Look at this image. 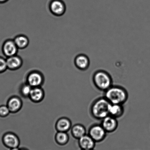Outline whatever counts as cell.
<instances>
[{"mask_svg":"<svg viewBox=\"0 0 150 150\" xmlns=\"http://www.w3.org/2000/svg\"><path fill=\"white\" fill-rule=\"evenodd\" d=\"M72 123L68 118L63 117L59 119L56 124V128L58 132H67L71 129Z\"/></svg>","mask_w":150,"mask_h":150,"instance_id":"cell-12","label":"cell"},{"mask_svg":"<svg viewBox=\"0 0 150 150\" xmlns=\"http://www.w3.org/2000/svg\"><path fill=\"white\" fill-rule=\"evenodd\" d=\"M6 60L8 69L11 70L18 69L22 64L21 59L16 56L8 57Z\"/></svg>","mask_w":150,"mask_h":150,"instance_id":"cell-17","label":"cell"},{"mask_svg":"<svg viewBox=\"0 0 150 150\" xmlns=\"http://www.w3.org/2000/svg\"><path fill=\"white\" fill-rule=\"evenodd\" d=\"M110 104L104 96L96 99L90 106V113L92 117L96 120H101L109 115Z\"/></svg>","mask_w":150,"mask_h":150,"instance_id":"cell-2","label":"cell"},{"mask_svg":"<svg viewBox=\"0 0 150 150\" xmlns=\"http://www.w3.org/2000/svg\"><path fill=\"white\" fill-rule=\"evenodd\" d=\"M43 82V75L38 72H32L27 77V83L32 87H40Z\"/></svg>","mask_w":150,"mask_h":150,"instance_id":"cell-7","label":"cell"},{"mask_svg":"<svg viewBox=\"0 0 150 150\" xmlns=\"http://www.w3.org/2000/svg\"><path fill=\"white\" fill-rule=\"evenodd\" d=\"M6 105L11 112L14 113L17 112L21 110L23 106V102L20 98L14 96L8 99Z\"/></svg>","mask_w":150,"mask_h":150,"instance_id":"cell-10","label":"cell"},{"mask_svg":"<svg viewBox=\"0 0 150 150\" xmlns=\"http://www.w3.org/2000/svg\"><path fill=\"white\" fill-rule=\"evenodd\" d=\"M107 132L101 124H94L89 128L88 134L96 143L103 142L107 137Z\"/></svg>","mask_w":150,"mask_h":150,"instance_id":"cell-4","label":"cell"},{"mask_svg":"<svg viewBox=\"0 0 150 150\" xmlns=\"http://www.w3.org/2000/svg\"><path fill=\"white\" fill-rule=\"evenodd\" d=\"M50 8L53 14L61 15L64 12V4L61 0H53L51 3Z\"/></svg>","mask_w":150,"mask_h":150,"instance_id":"cell-16","label":"cell"},{"mask_svg":"<svg viewBox=\"0 0 150 150\" xmlns=\"http://www.w3.org/2000/svg\"><path fill=\"white\" fill-rule=\"evenodd\" d=\"M19 150H29L28 149L25 148H20Z\"/></svg>","mask_w":150,"mask_h":150,"instance_id":"cell-25","label":"cell"},{"mask_svg":"<svg viewBox=\"0 0 150 150\" xmlns=\"http://www.w3.org/2000/svg\"><path fill=\"white\" fill-rule=\"evenodd\" d=\"M45 92L41 87H33L29 98L35 103H39L43 100Z\"/></svg>","mask_w":150,"mask_h":150,"instance_id":"cell-11","label":"cell"},{"mask_svg":"<svg viewBox=\"0 0 150 150\" xmlns=\"http://www.w3.org/2000/svg\"><path fill=\"white\" fill-rule=\"evenodd\" d=\"M8 1V0H0V4L4 3Z\"/></svg>","mask_w":150,"mask_h":150,"instance_id":"cell-23","label":"cell"},{"mask_svg":"<svg viewBox=\"0 0 150 150\" xmlns=\"http://www.w3.org/2000/svg\"><path fill=\"white\" fill-rule=\"evenodd\" d=\"M78 140L79 146L81 150L94 149L96 142L88 134H87Z\"/></svg>","mask_w":150,"mask_h":150,"instance_id":"cell-8","label":"cell"},{"mask_svg":"<svg viewBox=\"0 0 150 150\" xmlns=\"http://www.w3.org/2000/svg\"><path fill=\"white\" fill-rule=\"evenodd\" d=\"M89 150H95L94 149Z\"/></svg>","mask_w":150,"mask_h":150,"instance_id":"cell-26","label":"cell"},{"mask_svg":"<svg viewBox=\"0 0 150 150\" xmlns=\"http://www.w3.org/2000/svg\"><path fill=\"white\" fill-rule=\"evenodd\" d=\"M69 136L67 132H58L55 137L56 142L58 145L64 146L69 141Z\"/></svg>","mask_w":150,"mask_h":150,"instance_id":"cell-18","label":"cell"},{"mask_svg":"<svg viewBox=\"0 0 150 150\" xmlns=\"http://www.w3.org/2000/svg\"><path fill=\"white\" fill-rule=\"evenodd\" d=\"M20 148H14L11 149H10V150H19Z\"/></svg>","mask_w":150,"mask_h":150,"instance_id":"cell-24","label":"cell"},{"mask_svg":"<svg viewBox=\"0 0 150 150\" xmlns=\"http://www.w3.org/2000/svg\"><path fill=\"white\" fill-rule=\"evenodd\" d=\"M75 64L78 69L85 71L89 67L90 61L88 56L84 54H80L76 58Z\"/></svg>","mask_w":150,"mask_h":150,"instance_id":"cell-13","label":"cell"},{"mask_svg":"<svg viewBox=\"0 0 150 150\" xmlns=\"http://www.w3.org/2000/svg\"><path fill=\"white\" fill-rule=\"evenodd\" d=\"M3 144L9 149L19 148L20 143L19 138L16 134L12 132H7L2 137Z\"/></svg>","mask_w":150,"mask_h":150,"instance_id":"cell-5","label":"cell"},{"mask_svg":"<svg viewBox=\"0 0 150 150\" xmlns=\"http://www.w3.org/2000/svg\"><path fill=\"white\" fill-rule=\"evenodd\" d=\"M125 112V109L123 105L118 104H110L109 109V115L118 119L123 116Z\"/></svg>","mask_w":150,"mask_h":150,"instance_id":"cell-14","label":"cell"},{"mask_svg":"<svg viewBox=\"0 0 150 150\" xmlns=\"http://www.w3.org/2000/svg\"><path fill=\"white\" fill-rule=\"evenodd\" d=\"M18 48L23 49L26 47L28 44V39L25 36H17L14 40Z\"/></svg>","mask_w":150,"mask_h":150,"instance_id":"cell-19","label":"cell"},{"mask_svg":"<svg viewBox=\"0 0 150 150\" xmlns=\"http://www.w3.org/2000/svg\"><path fill=\"white\" fill-rule=\"evenodd\" d=\"M104 97L112 104L123 105L127 101L129 94L121 86L113 85L104 92Z\"/></svg>","mask_w":150,"mask_h":150,"instance_id":"cell-1","label":"cell"},{"mask_svg":"<svg viewBox=\"0 0 150 150\" xmlns=\"http://www.w3.org/2000/svg\"><path fill=\"white\" fill-rule=\"evenodd\" d=\"M100 124L108 133L115 132L119 125L117 119L110 115L102 119Z\"/></svg>","mask_w":150,"mask_h":150,"instance_id":"cell-6","label":"cell"},{"mask_svg":"<svg viewBox=\"0 0 150 150\" xmlns=\"http://www.w3.org/2000/svg\"><path fill=\"white\" fill-rule=\"evenodd\" d=\"M8 69L6 59L0 56V74L3 73Z\"/></svg>","mask_w":150,"mask_h":150,"instance_id":"cell-22","label":"cell"},{"mask_svg":"<svg viewBox=\"0 0 150 150\" xmlns=\"http://www.w3.org/2000/svg\"><path fill=\"white\" fill-rule=\"evenodd\" d=\"M11 113L6 105H0V117H6Z\"/></svg>","mask_w":150,"mask_h":150,"instance_id":"cell-21","label":"cell"},{"mask_svg":"<svg viewBox=\"0 0 150 150\" xmlns=\"http://www.w3.org/2000/svg\"><path fill=\"white\" fill-rule=\"evenodd\" d=\"M92 79L95 86L101 91H105L113 85L111 76L103 70L96 71L93 74Z\"/></svg>","mask_w":150,"mask_h":150,"instance_id":"cell-3","label":"cell"},{"mask_svg":"<svg viewBox=\"0 0 150 150\" xmlns=\"http://www.w3.org/2000/svg\"><path fill=\"white\" fill-rule=\"evenodd\" d=\"M71 134L75 139H79L86 134L87 130L85 127L81 124H77L71 127Z\"/></svg>","mask_w":150,"mask_h":150,"instance_id":"cell-15","label":"cell"},{"mask_svg":"<svg viewBox=\"0 0 150 150\" xmlns=\"http://www.w3.org/2000/svg\"><path fill=\"white\" fill-rule=\"evenodd\" d=\"M32 88L33 87L27 83L23 84L20 87V94L24 98H29Z\"/></svg>","mask_w":150,"mask_h":150,"instance_id":"cell-20","label":"cell"},{"mask_svg":"<svg viewBox=\"0 0 150 150\" xmlns=\"http://www.w3.org/2000/svg\"><path fill=\"white\" fill-rule=\"evenodd\" d=\"M17 47L14 41L8 40L4 42L2 46L3 53L7 57L15 56L17 52Z\"/></svg>","mask_w":150,"mask_h":150,"instance_id":"cell-9","label":"cell"}]
</instances>
